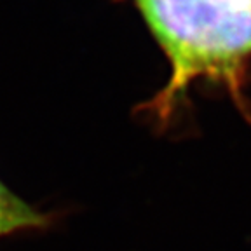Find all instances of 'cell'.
<instances>
[{
	"label": "cell",
	"mask_w": 251,
	"mask_h": 251,
	"mask_svg": "<svg viewBox=\"0 0 251 251\" xmlns=\"http://www.w3.org/2000/svg\"><path fill=\"white\" fill-rule=\"evenodd\" d=\"M171 61V78L152 108L168 119L194 78L208 77L239 96L251 56V7L232 0H136Z\"/></svg>",
	"instance_id": "1"
},
{
	"label": "cell",
	"mask_w": 251,
	"mask_h": 251,
	"mask_svg": "<svg viewBox=\"0 0 251 251\" xmlns=\"http://www.w3.org/2000/svg\"><path fill=\"white\" fill-rule=\"evenodd\" d=\"M235 4H241V5H246V7H251V0H232Z\"/></svg>",
	"instance_id": "3"
},
{
	"label": "cell",
	"mask_w": 251,
	"mask_h": 251,
	"mask_svg": "<svg viewBox=\"0 0 251 251\" xmlns=\"http://www.w3.org/2000/svg\"><path fill=\"white\" fill-rule=\"evenodd\" d=\"M51 218L14 194L0 181V239L9 235L46 228Z\"/></svg>",
	"instance_id": "2"
}]
</instances>
